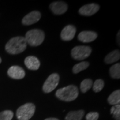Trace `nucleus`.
Listing matches in <instances>:
<instances>
[{"label": "nucleus", "instance_id": "obj_18", "mask_svg": "<svg viewBox=\"0 0 120 120\" xmlns=\"http://www.w3.org/2000/svg\"><path fill=\"white\" fill-rule=\"evenodd\" d=\"M89 63L88 62H86V61H83V62L76 64L73 67V72L75 73V74L80 72H81L82 71H83V70L87 68L89 66Z\"/></svg>", "mask_w": 120, "mask_h": 120}, {"label": "nucleus", "instance_id": "obj_6", "mask_svg": "<svg viewBox=\"0 0 120 120\" xmlns=\"http://www.w3.org/2000/svg\"><path fill=\"white\" fill-rule=\"evenodd\" d=\"M60 81V76L57 73H52L45 81L42 87L45 93H49L53 91L58 86Z\"/></svg>", "mask_w": 120, "mask_h": 120}, {"label": "nucleus", "instance_id": "obj_15", "mask_svg": "<svg viewBox=\"0 0 120 120\" xmlns=\"http://www.w3.org/2000/svg\"><path fill=\"white\" fill-rule=\"evenodd\" d=\"M85 112L83 110L71 111L67 113L65 117L66 120H81L84 116Z\"/></svg>", "mask_w": 120, "mask_h": 120}, {"label": "nucleus", "instance_id": "obj_23", "mask_svg": "<svg viewBox=\"0 0 120 120\" xmlns=\"http://www.w3.org/2000/svg\"><path fill=\"white\" fill-rule=\"evenodd\" d=\"M99 118V114L96 112H91L87 114L86 120H97Z\"/></svg>", "mask_w": 120, "mask_h": 120}, {"label": "nucleus", "instance_id": "obj_17", "mask_svg": "<svg viewBox=\"0 0 120 120\" xmlns=\"http://www.w3.org/2000/svg\"><path fill=\"white\" fill-rule=\"evenodd\" d=\"M109 75L112 79H119L120 77V63L113 64L109 69Z\"/></svg>", "mask_w": 120, "mask_h": 120}, {"label": "nucleus", "instance_id": "obj_1", "mask_svg": "<svg viewBox=\"0 0 120 120\" xmlns=\"http://www.w3.org/2000/svg\"><path fill=\"white\" fill-rule=\"evenodd\" d=\"M27 44L25 37L22 36L13 37L6 43L5 49L8 53L16 55L23 52L26 49Z\"/></svg>", "mask_w": 120, "mask_h": 120}, {"label": "nucleus", "instance_id": "obj_16", "mask_svg": "<svg viewBox=\"0 0 120 120\" xmlns=\"http://www.w3.org/2000/svg\"><path fill=\"white\" fill-rule=\"evenodd\" d=\"M108 102L110 105H116L120 102V90H116L109 95L107 99Z\"/></svg>", "mask_w": 120, "mask_h": 120}, {"label": "nucleus", "instance_id": "obj_4", "mask_svg": "<svg viewBox=\"0 0 120 120\" xmlns=\"http://www.w3.org/2000/svg\"><path fill=\"white\" fill-rule=\"evenodd\" d=\"M35 109V106L33 103H26L17 109L16 116L19 120H29L34 116Z\"/></svg>", "mask_w": 120, "mask_h": 120}, {"label": "nucleus", "instance_id": "obj_26", "mask_svg": "<svg viewBox=\"0 0 120 120\" xmlns=\"http://www.w3.org/2000/svg\"><path fill=\"white\" fill-rule=\"evenodd\" d=\"M1 62H2V60H1V57H0V64H1Z\"/></svg>", "mask_w": 120, "mask_h": 120}, {"label": "nucleus", "instance_id": "obj_9", "mask_svg": "<svg viewBox=\"0 0 120 120\" xmlns=\"http://www.w3.org/2000/svg\"><path fill=\"white\" fill-rule=\"evenodd\" d=\"M76 33V28L72 25L64 27L61 33V38L65 41H71L74 38Z\"/></svg>", "mask_w": 120, "mask_h": 120}, {"label": "nucleus", "instance_id": "obj_2", "mask_svg": "<svg viewBox=\"0 0 120 120\" xmlns=\"http://www.w3.org/2000/svg\"><path fill=\"white\" fill-rule=\"evenodd\" d=\"M56 96L60 100L70 102L76 100L79 95L78 88L74 85H69L65 87L58 89L55 94Z\"/></svg>", "mask_w": 120, "mask_h": 120}, {"label": "nucleus", "instance_id": "obj_22", "mask_svg": "<svg viewBox=\"0 0 120 120\" xmlns=\"http://www.w3.org/2000/svg\"><path fill=\"white\" fill-rule=\"evenodd\" d=\"M13 117V112L10 110H6L0 112V120H11Z\"/></svg>", "mask_w": 120, "mask_h": 120}, {"label": "nucleus", "instance_id": "obj_20", "mask_svg": "<svg viewBox=\"0 0 120 120\" xmlns=\"http://www.w3.org/2000/svg\"><path fill=\"white\" fill-rule=\"evenodd\" d=\"M104 87V81L101 79H98L95 81L92 85L93 90L94 92H99L103 89Z\"/></svg>", "mask_w": 120, "mask_h": 120}, {"label": "nucleus", "instance_id": "obj_19", "mask_svg": "<svg viewBox=\"0 0 120 120\" xmlns=\"http://www.w3.org/2000/svg\"><path fill=\"white\" fill-rule=\"evenodd\" d=\"M93 82L91 79H87L82 81L80 85V90L82 93H86L92 87Z\"/></svg>", "mask_w": 120, "mask_h": 120}, {"label": "nucleus", "instance_id": "obj_7", "mask_svg": "<svg viewBox=\"0 0 120 120\" xmlns=\"http://www.w3.org/2000/svg\"><path fill=\"white\" fill-rule=\"evenodd\" d=\"M100 10V6L96 4H90L83 6L79 8V12L80 15L85 16H91L95 14Z\"/></svg>", "mask_w": 120, "mask_h": 120}, {"label": "nucleus", "instance_id": "obj_8", "mask_svg": "<svg viewBox=\"0 0 120 120\" xmlns=\"http://www.w3.org/2000/svg\"><path fill=\"white\" fill-rule=\"evenodd\" d=\"M41 17V14L39 11H34L26 15L22 20V24L26 26L33 25L40 20Z\"/></svg>", "mask_w": 120, "mask_h": 120}, {"label": "nucleus", "instance_id": "obj_5", "mask_svg": "<svg viewBox=\"0 0 120 120\" xmlns=\"http://www.w3.org/2000/svg\"><path fill=\"white\" fill-rule=\"evenodd\" d=\"M92 52V49L90 46H78L75 47L71 51L73 58L78 61H81L88 57Z\"/></svg>", "mask_w": 120, "mask_h": 120}, {"label": "nucleus", "instance_id": "obj_3", "mask_svg": "<svg viewBox=\"0 0 120 120\" xmlns=\"http://www.w3.org/2000/svg\"><path fill=\"white\" fill-rule=\"evenodd\" d=\"M45 33L40 29H33L28 31L25 36L27 43L32 47H36L41 45L44 41Z\"/></svg>", "mask_w": 120, "mask_h": 120}, {"label": "nucleus", "instance_id": "obj_13", "mask_svg": "<svg viewBox=\"0 0 120 120\" xmlns=\"http://www.w3.org/2000/svg\"><path fill=\"white\" fill-rule=\"evenodd\" d=\"M25 65L28 69L31 70H37L40 66V62L36 57L30 56L25 58Z\"/></svg>", "mask_w": 120, "mask_h": 120}, {"label": "nucleus", "instance_id": "obj_24", "mask_svg": "<svg viewBox=\"0 0 120 120\" xmlns=\"http://www.w3.org/2000/svg\"><path fill=\"white\" fill-rule=\"evenodd\" d=\"M45 120H59L56 118H46V119H45Z\"/></svg>", "mask_w": 120, "mask_h": 120}, {"label": "nucleus", "instance_id": "obj_11", "mask_svg": "<svg viewBox=\"0 0 120 120\" xmlns=\"http://www.w3.org/2000/svg\"><path fill=\"white\" fill-rule=\"evenodd\" d=\"M7 74L12 79H20L25 77V72L22 67L18 66H13L8 69Z\"/></svg>", "mask_w": 120, "mask_h": 120}, {"label": "nucleus", "instance_id": "obj_21", "mask_svg": "<svg viewBox=\"0 0 120 120\" xmlns=\"http://www.w3.org/2000/svg\"><path fill=\"white\" fill-rule=\"evenodd\" d=\"M111 113L116 120H120V105H114L111 109Z\"/></svg>", "mask_w": 120, "mask_h": 120}, {"label": "nucleus", "instance_id": "obj_14", "mask_svg": "<svg viewBox=\"0 0 120 120\" xmlns=\"http://www.w3.org/2000/svg\"><path fill=\"white\" fill-rule=\"evenodd\" d=\"M120 53L118 50H114L109 53L105 58V62L107 64H111L120 60Z\"/></svg>", "mask_w": 120, "mask_h": 120}, {"label": "nucleus", "instance_id": "obj_25", "mask_svg": "<svg viewBox=\"0 0 120 120\" xmlns=\"http://www.w3.org/2000/svg\"><path fill=\"white\" fill-rule=\"evenodd\" d=\"M117 36L118 37V45H120V31L118 32V34H117ZM117 40H118V38H117Z\"/></svg>", "mask_w": 120, "mask_h": 120}, {"label": "nucleus", "instance_id": "obj_12", "mask_svg": "<svg viewBox=\"0 0 120 120\" xmlns=\"http://www.w3.org/2000/svg\"><path fill=\"white\" fill-rule=\"evenodd\" d=\"M97 37V34L94 31H85L79 33L78 40L84 43H89L94 41Z\"/></svg>", "mask_w": 120, "mask_h": 120}, {"label": "nucleus", "instance_id": "obj_10", "mask_svg": "<svg viewBox=\"0 0 120 120\" xmlns=\"http://www.w3.org/2000/svg\"><path fill=\"white\" fill-rule=\"evenodd\" d=\"M49 8L54 14L56 15H62L68 10V5L65 2L57 1L52 3L49 5Z\"/></svg>", "mask_w": 120, "mask_h": 120}]
</instances>
